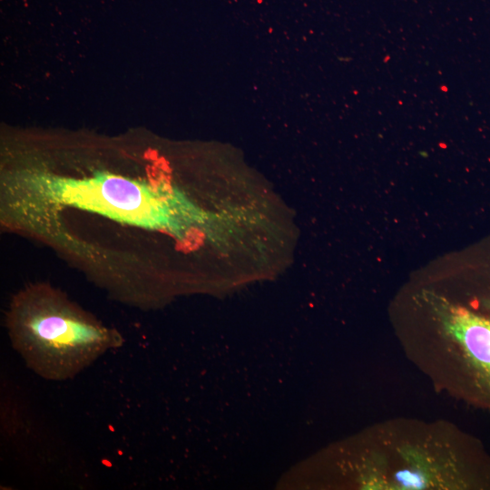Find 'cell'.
I'll use <instances>...</instances> for the list:
<instances>
[{"label":"cell","mask_w":490,"mask_h":490,"mask_svg":"<svg viewBox=\"0 0 490 490\" xmlns=\"http://www.w3.org/2000/svg\"><path fill=\"white\" fill-rule=\"evenodd\" d=\"M5 326L26 367L50 381L76 377L124 343L120 332L47 285H32L15 295Z\"/></svg>","instance_id":"cell-2"},{"label":"cell","mask_w":490,"mask_h":490,"mask_svg":"<svg viewBox=\"0 0 490 490\" xmlns=\"http://www.w3.org/2000/svg\"><path fill=\"white\" fill-rule=\"evenodd\" d=\"M10 189L15 209L31 218L69 208L178 238H186L208 220L202 209L166 182L105 172L83 178L24 172Z\"/></svg>","instance_id":"cell-1"}]
</instances>
